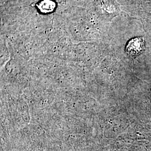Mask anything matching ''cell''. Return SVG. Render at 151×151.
<instances>
[{"instance_id":"6da1fadb","label":"cell","mask_w":151,"mask_h":151,"mask_svg":"<svg viewBox=\"0 0 151 151\" xmlns=\"http://www.w3.org/2000/svg\"><path fill=\"white\" fill-rule=\"evenodd\" d=\"M144 47V42L141 38H134L130 40L126 47V52L130 56L134 57L140 54Z\"/></svg>"},{"instance_id":"7a4b0ae2","label":"cell","mask_w":151,"mask_h":151,"mask_svg":"<svg viewBox=\"0 0 151 151\" xmlns=\"http://www.w3.org/2000/svg\"><path fill=\"white\" fill-rule=\"evenodd\" d=\"M37 6L40 12L43 14H49L54 11L56 5L53 0H42Z\"/></svg>"}]
</instances>
